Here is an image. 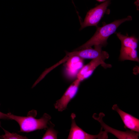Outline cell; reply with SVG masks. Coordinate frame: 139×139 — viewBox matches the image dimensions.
Listing matches in <instances>:
<instances>
[{
	"mask_svg": "<svg viewBox=\"0 0 139 139\" xmlns=\"http://www.w3.org/2000/svg\"><path fill=\"white\" fill-rule=\"evenodd\" d=\"M83 59L76 56H71L66 63V70L71 76H73L83 67Z\"/></svg>",
	"mask_w": 139,
	"mask_h": 139,
	"instance_id": "9c48e42d",
	"label": "cell"
},
{
	"mask_svg": "<svg viewBox=\"0 0 139 139\" xmlns=\"http://www.w3.org/2000/svg\"><path fill=\"white\" fill-rule=\"evenodd\" d=\"M104 115L103 114L101 113L98 116H96L94 114L93 117L95 120H98L100 123L102 127L105 131L107 133H110L113 134L118 139H137L138 138L139 134L138 132H136L130 130L126 132L120 131L110 127L106 124L102 120L103 117Z\"/></svg>",
	"mask_w": 139,
	"mask_h": 139,
	"instance_id": "8992f818",
	"label": "cell"
},
{
	"mask_svg": "<svg viewBox=\"0 0 139 139\" xmlns=\"http://www.w3.org/2000/svg\"><path fill=\"white\" fill-rule=\"evenodd\" d=\"M75 115L72 113L71 116L72 123L68 139H95L108 138L107 133L101 131L97 135L88 134L79 127L76 124L75 120Z\"/></svg>",
	"mask_w": 139,
	"mask_h": 139,
	"instance_id": "277c9868",
	"label": "cell"
},
{
	"mask_svg": "<svg viewBox=\"0 0 139 139\" xmlns=\"http://www.w3.org/2000/svg\"><path fill=\"white\" fill-rule=\"evenodd\" d=\"M132 19V17L128 16L126 18L116 20L102 27L97 28L93 36L76 50H79L91 47L93 46L99 45L102 47L105 46L107 44V41L108 37L115 32L121 24L126 21L131 20Z\"/></svg>",
	"mask_w": 139,
	"mask_h": 139,
	"instance_id": "6da1fadb",
	"label": "cell"
},
{
	"mask_svg": "<svg viewBox=\"0 0 139 139\" xmlns=\"http://www.w3.org/2000/svg\"><path fill=\"white\" fill-rule=\"evenodd\" d=\"M80 82L77 79L71 84L61 98L56 101L54 104L55 109L59 111L66 109L69 102L77 93Z\"/></svg>",
	"mask_w": 139,
	"mask_h": 139,
	"instance_id": "5b68a950",
	"label": "cell"
},
{
	"mask_svg": "<svg viewBox=\"0 0 139 139\" xmlns=\"http://www.w3.org/2000/svg\"><path fill=\"white\" fill-rule=\"evenodd\" d=\"M94 48L91 47L84 49L71 52L67 53L69 57L73 56H76L83 59H93L100 57L107 52L102 50V46L101 45L94 46Z\"/></svg>",
	"mask_w": 139,
	"mask_h": 139,
	"instance_id": "52a82bcc",
	"label": "cell"
},
{
	"mask_svg": "<svg viewBox=\"0 0 139 139\" xmlns=\"http://www.w3.org/2000/svg\"></svg>",
	"mask_w": 139,
	"mask_h": 139,
	"instance_id": "e0dca14e",
	"label": "cell"
},
{
	"mask_svg": "<svg viewBox=\"0 0 139 139\" xmlns=\"http://www.w3.org/2000/svg\"><path fill=\"white\" fill-rule=\"evenodd\" d=\"M10 119L7 113H4L0 111V119ZM0 126H1L0 123Z\"/></svg>",
	"mask_w": 139,
	"mask_h": 139,
	"instance_id": "9a60e30c",
	"label": "cell"
},
{
	"mask_svg": "<svg viewBox=\"0 0 139 139\" xmlns=\"http://www.w3.org/2000/svg\"><path fill=\"white\" fill-rule=\"evenodd\" d=\"M49 124V123L50 126L49 127L47 128V129L46 132L42 138L43 139H57L58 132L54 128V125L50 121Z\"/></svg>",
	"mask_w": 139,
	"mask_h": 139,
	"instance_id": "7c38bea8",
	"label": "cell"
},
{
	"mask_svg": "<svg viewBox=\"0 0 139 139\" xmlns=\"http://www.w3.org/2000/svg\"><path fill=\"white\" fill-rule=\"evenodd\" d=\"M97 1L100 2H104L107 0H96Z\"/></svg>",
	"mask_w": 139,
	"mask_h": 139,
	"instance_id": "2e32d148",
	"label": "cell"
},
{
	"mask_svg": "<svg viewBox=\"0 0 139 139\" xmlns=\"http://www.w3.org/2000/svg\"><path fill=\"white\" fill-rule=\"evenodd\" d=\"M112 109L119 114L126 128L134 132H139L138 119L122 111L116 104L114 105Z\"/></svg>",
	"mask_w": 139,
	"mask_h": 139,
	"instance_id": "ba28073f",
	"label": "cell"
},
{
	"mask_svg": "<svg viewBox=\"0 0 139 139\" xmlns=\"http://www.w3.org/2000/svg\"><path fill=\"white\" fill-rule=\"evenodd\" d=\"M110 3V0H106L89 10L83 21L81 23L80 30L88 26L97 27Z\"/></svg>",
	"mask_w": 139,
	"mask_h": 139,
	"instance_id": "3957f363",
	"label": "cell"
},
{
	"mask_svg": "<svg viewBox=\"0 0 139 139\" xmlns=\"http://www.w3.org/2000/svg\"><path fill=\"white\" fill-rule=\"evenodd\" d=\"M5 134L0 136V139H27L26 136L20 135L16 133H11L3 128Z\"/></svg>",
	"mask_w": 139,
	"mask_h": 139,
	"instance_id": "4fadbf2b",
	"label": "cell"
},
{
	"mask_svg": "<svg viewBox=\"0 0 139 139\" xmlns=\"http://www.w3.org/2000/svg\"><path fill=\"white\" fill-rule=\"evenodd\" d=\"M136 49L130 46H121L120 59L122 61L128 60L139 62Z\"/></svg>",
	"mask_w": 139,
	"mask_h": 139,
	"instance_id": "8fae6325",
	"label": "cell"
},
{
	"mask_svg": "<svg viewBox=\"0 0 139 139\" xmlns=\"http://www.w3.org/2000/svg\"><path fill=\"white\" fill-rule=\"evenodd\" d=\"M89 63L83 67L77 74V79L80 82L82 81V78L88 70L89 67Z\"/></svg>",
	"mask_w": 139,
	"mask_h": 139,
	"instance_id": "5bb4252c",
	"label": "cell"
},
{
	"mask_svg": "<svg viewBox=\"0 0 139 139\" xmlns=\"http://www.w3.org/2000/svg\"><path fill=\"white\" fill-rule=\"evenodd\" d=\"M109 55L107 52L103 55L92 59L89 63V65L88 71L83 76L82 81L89 77L92 74L96 68L101 65L103 68H106L111 67V65L107 64L104 62V60L108 59Z\"/></svg>",
	"mask_w": 139,
	"mask_h": 139,
	"instance_id": "30bf717a",
	"label": "cell"
},
{
	"mask_svg": "<svg viewBox=\"0 0 139 139\" xmlns=\"http://www.w3.org/2000/svg\"><path fill=\"white\" fill-rule=\"evenodd\" d=\"M10 119L13 120L19 124L20 128L19 132L28 133L37 130L47 128L51 116L45 113L39 119L35 118L34 116L29 115L26 116H17L7 113Z\"/></svg>",
	"mask_w": 139,
	"mask_h": 139,
	"instance_id": "7a4b0ae2",
	"label": "cell"
}]
</instances>
